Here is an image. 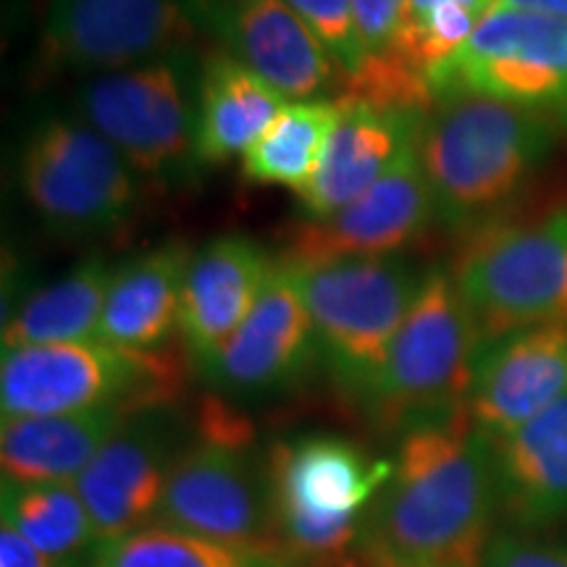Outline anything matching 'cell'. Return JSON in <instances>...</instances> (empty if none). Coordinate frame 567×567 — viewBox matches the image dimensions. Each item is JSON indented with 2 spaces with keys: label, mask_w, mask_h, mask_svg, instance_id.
Returning <instances> with one entry per match:
<instances>
[{
  "label": "cell",
  "mask_w": 567,
  "mask_h": 567,
  "mask_svg": "<svg viewBox=\"0 0 567 567\" xmlns=\"http://www.w3.org/2000/svg\"><path fill=\"white\" fill-rule=\"evenodd\" d=\"M82 567H295L276 551L243 549L168 526L101 542Z\"/></svg>",
  "instance_id": "cell-27"
},
{
  "label": "cell",
  "mask_w": 567,
  "mask_h": 567,
  "mask_svg": "<svg viewBox=\"0 0 567 567\" xmlns=\"http://www.w3.org/2000/svg\"><path fill=\"white\" fill-rule=\"evenodd\" d=\"M3 523L19 530L55 567H82L101 544L74 484L3 481Z\"/></svg>",
  "instance_id": "cell-25"
},
{
  "label": "cell",
  "mask_w": 567,
  "mask_h": 567,
  "mask_svg": "<svg viewBox=\"0 0 567 567\" xmlns=\"http://www.w3.org/2000/svg\"><path fill=\"white\" fill-rule=\"evenodd\" d=\"M496 499L523 526L567 515V394L544 413L492 439Z\"/></svg>",
  "instance_id": "cell-20"
},
{
  "label": "cell",
  "mask_w": 567,
  "mask_h": 567,
  "mask_svg": "<svg viewBox=\"0 0 567 567\" xmlns=\"http://www.w3.org/2000/svg\"><path fill=\"white\" fill-rule=\"evenodd\" d=\"M287 97L237 59L213 51L203 59L195 103V158L221 166L245 153L271 126Z\"/></svg>",
  "instance_id": "cell-22"
},
{
  "label": "cell",
  "mask_w": 567,
  "mask_h": 567,
  "mask_svg": "<svg viewBox=\"0 0 567 567\" xmlns=\"http://www.w3.org/2000/svg\"><path fill=\"white\" fill-rule=\"evenodd\" d=\"M200 30L221 40L255 74L284 97L318 101L339 87V71L329 53L287 0H189Z\"/></svg>",
  "instance_id": "cell-16"
},
{
  "label": "cell",
  "mask_w": 567,
  "mask_h": 567,
  "mask_svg": "<svg viewBox=\"0 0 567 567\" xmlns=\"http://www.w3.org/2000/svg\"><path fill=\"white\" fill-rule=\"evenodd\" d=\"M134 413L101 408L87 413L3 417L0 465L13 484H76L84 467Z\"/></svg>",
  "instance_id": "cell-23"
},
{
  "label": "cell",
  "mask_w": 567,
  "mask_h": 567,
  "mask_svg": "<svg viewBox=\"0 0 567 567\" xmlns=\"http://www.w3.org/2000/svg\"><path fill=\"white\" fill-rule=\"evenodd\" d=\"M339 71V84L365 66L368 51L360 38L352 0H287Z\"/></svg>",
  "instance_id": "cell-28"
},
{
  "label": "cell",
  "mask_w": 567,
  "mask_h": 567,
  "mask_svg": "<svg viewBox=\"0 0 567 567\" xmlns=\"http://www.w3.org/2000/svg\"><path fill=\"white\" fill-rule=\"evenodd\" d=\"M557 126L520 105L446 92L423 116L417 158L434 195L436 218L478 229L547 161Z\"/></svg>",
  "instance_id": "cell-2"
},
{
  "label": "cell",
  "mask_w": 567,
  "mask_h": 567,
  "mask_svg": "<svg viewBox=\"0 0 567 567\" xmlns=\"http://www.w3.org/2000/svg\"><path fill=\"white\" fill-rule=\"evenodd\" d=\"M247 442L243 423L221 410L210 413L208 434L176 457L155 526L281 555L274 542L266 463L252 460Z\"/></svg>",
  "instance_id": "cell-9"
},
{
  "label": "cell",
  "mask_w": 567,
  "mask_h": 567,
  "mask_svg": "<svg viewBox=\"0 0 567 567\" xmlns=\"http://www.w3.org/2000/svg\"><path fill=\"white\" fill-rule=\"evenodd\" d=\"M276 549L295 567H360L368 513L392 476L352 439L300 434L266 455Z\"/></svg>",
  "instance_id": "cell-3"
},
{
  "label": "cell",
  "mask_w": 567,
  "mask_h": 567,
  "mask_svg": "<svg viewBox=\"0 0 567 567\" xmlns=\"http://www.w3.org/2000/svg\"><path fill=\"white\" fill-rule=\"evenodd\" d=\"M316 354L318 339L308 305L289 266L274 258L243 326L197 371L224 394L264 396L300 379Z\"/></svg>",
  "instance_id": "cell-14"
},
{
  "label": "cell",
  "mask_w": 567,
  "mask_h": 567,
  "mask_svg": "<svg viewBox=\"0 0 567 567\" xmlns=\"http://www.w3.org/2000/svg\"><path fill=\"white\" fill-rule=\"evenodd\" d=\"M274 258L247 237H216L193 255L179 331L200 368L234 337L264 289Z\"/></svg>",
  "instance_id": "cell-19"
},
{
  "label": "cell",
  "mask_w": 567,
  "mask_h": 567,
  "mask_svg": "<svg viewBox=\"0 0 567 567\" xmlns=\"http://www.w3.org/2000/svg\"><path fill=\"white\" fill-rule=\"evenodd\" d=\"M452 279L481 344L534 326L567 323V208L473 229Z\"/></svg>",
  "instance_id": "cell-4"
},
{
  "label": "cell",
  "mask_w": 567,
  "mask_h": 567,
  "mask_svg": "<svg viewBox=\"0 0 567 567\" xmlns=\"http://www.w3.org/2000/svg\"><path fill=\"white\" fill-rule=\"evenodd\" d=\"M339 122L337 97L295 101L243 153V176L260 187H287L297 195L310 176Z\"/></svg>",
  "instance_id": "cell-26"
},
{
  "label": "cell",
  "mask_w": 567,
  "mask_h": 567,
  "mask_svg": "<svg viewBox=\"0 0 567 567\" xmlns=\"http://www.w3.org/2000/svg\"><path fill=\"white\" fill-rule=\"evenodd\" d=\"M193 255L189 247L174 243L116 268L95 339L134 352L163 350L174 329H179L184 279Z\"/></svg>",
  "instance_id": "cell-21"
},
{
  "label": "cell",
  "mask_w": 567,
  "mask_h": 567,
  "mask_svg": "<svg viewBox=\"0 0 567 567\" xmlns=\"http://www.w3.org/2000/svg\"><path fill=\"white\" fill-rule=\"evenodd\" d=\"M481 567H567V547L534 536L499 534L488 542Z\"/></svg>",
  "instance_id": "cell-29"
},
{
  "label": "cell",
  "mask_w": 567,
  "mask_h": 567,
  "mask_svg": "<svg viewBox=\"0 0 567 567\" xmlns=\"http://www.w3.org/2000/svg\"><path fill=\"white\" fill-rule=\"evenodd\" d=\"M179 452L166 408L134 413L111 436L74 484L101 542L155 526Z\"/></svg>",
  "instance_id": "cell-15"
},
{
  "label": "cell",
  "mask_w": 567,
  "mask_h": 567,
  "mask_svg": "<svg viewBox=\"0 0 567 567\" xmlns=\"http://www.w3.org/2000/svg\"><path fill=\"white\" fill-rule=\"evenodd\" d=\"M0 567H55L51 559L34 549L19 530L11 526L0 528Z\"/></svg>",
  "instance_id": "cell-31"
},
{
  "label": "cell",
  "mask_w": 567,
  "mask_h": 567,
  "mask_svg": "<svg viewBox=\"0 0 567 567\" xmlns=\"http://www.w3.org/2000/svg\"><path fill=\"white\" fill-rule=\"evenodd\" d=\"M446 3H463V6H473V9H481V11H492L496 6V0H402V13H400V24H415V21H421L423 17H429L431 11H436L439 6H446Z\"/></svg>",
  "instance_id": "cell-32"
},
{
  "label": "cell",
  "mask_w": 567,
  "mask_h": 567,
  "mask_svg": "<svg viewBox=\"0 0 567 567\" xmlns=\"http://www.w3.org/2000/svg\"><path fill=\"white\" fill-rule=\"evenodd\" d=\"M76 109L137 176L176 182L197 163L195 111L179 55L92 76L76 92Z\"/></svg>",
  "instance_id": "cell-12"
},
{
  "label": "cell",
  "mask_w": 567,
  "mask_h": 567,
  "mask_svg": "<svg viewBox=\"0 0 567 567\" xmlns=\"http://www.w3.org/2000/svg\"><path fill=\"white\" fill-rule=\"evenodd\" d=\"M339 101V122L326 142L316 174L297 193L305 218L347 208L415 145L425 113Z\"/></svg>",
  "instance_id": "cell-18"
},
{
  "label": "cell",
  "mask_w": 567,
  "mask_h": 567,
  "mask_svg": "<svg viewBox=\"0 0 567 567\" xmlns=\"http://www.w3.org/2000/svg\"><path fill=\"white\" fill-rule=\"evenodd\" d=\"M179 360L166 350L134 352L101 339L3 350V417L66 415L101 408L132 413L166 408L179 392Z\"/></svg>",
  "instance_id": "cell-5"
},
{
  "label": "cell",
  "mask_w": 567,
  "mask_h": 567,
  "mask_svg": "<svg viewBox=\"0 0 567 567\" xmlns=\"http://www.w3.org/2000/svg\"><path fill=\"white\" fill-rule=\"evenodd\" d=\"M567 394V323L534 326L481 344L467 413L488 439L505 436Z\"/></svg>",
  "instance_id": "cell-17"
},
{
  "label": "cell",
  "mask_w": 567,
  "mask_h": 567,
  "mask_svg": "<svg viewBox=\"0 0 567 567\" xmlns=\"http://www.w3.org/2000/svg\"><path fill=\"white\" fill-rule=\"evenodd\" d=\"M478 350L476 321L452 271L431 268L363 400L368 415L381 429L402 431L421 417L467 405Z\"/></svg>",
  "instance_id": "cell-6"
},
{
  "label": "cell",
  "mask_w": 567,
  "mask_h": 567,
  "mask_svg": "<svg viewBox=\"0 0 567 567\" xmlns=\"http://www.w3.org/2000/svg\"><path fill=\"white\" fill-rule=\"evenodd\" d=\"M113 271L90 255L63 279L27 297L3 323V350L84 342L97 337Z\"/></svg>",
  "instance_id": "cell-24"
},
{
  "label": "cell",
  "mask_w": 567,
  "mask_h": 567,
  "mask_svg": "<svg viewBox=\"0 0 567 567\" xmlns=\"http://www.w3.org/2000/svg\"><path fill=\"white\" fill-rule=\"evenodd\" d=\"M189 0H53L42 24L34 76L109 74L176 59L195 45Z\"/></svg>",
  "instance_id": "cell-10"
},
{
  "label": "cell",
  "mask_w": 567,
  "mask_h": 567,
  "mask_svg": "<svg viewBox=\"0 0 567 567\" xmlns=\"http://www.w3.org/2000/svg\"><path fill=\"white\" fill-rule=\"evenodd\" d=\"M446 92H478L567 126V19L496 3L465 48L439 71Z\"/></svg>",
  "instance_id": "cell-11"
},
{
  "label": "cell",
  "mask_w": 567,
  "mask_h": 567,
  "mask_svg": "<svg viewBox=\"0 0 567 567\" xmlns=\"http://www.w3.org/2000/svg\"><path fill=\"white\" fill-rule=\"evenodd\" d=\"M434 216V195L415 142L368 193L347 208L326 218L300 216L284 226L279 231V258L287 264L386 258L415 243Z\"/></svg>",
  "instance_id": "cell-13"
},
{
  "label": "cell",
  "mask_w": 567,
  "mask_h": 567,
  "mask_svg": "<svg viewBox=\"0 0 567 567\" xmlns=\"http://www.w3.org/2000/svg\"><path fill=\"white\" fill-rule=\"evenodd\" d=\"M19 182L40 221L63 237L116 231L137 208V172L82 118L51 116L34 126Z\"/></svg>",
  "instance_id": "cell-8"
},
{
  "label": "cell",
  "mask_w": 567,
  "mask_h": 567,
  "mask_svg": "<svg viewBox=\"0 0 567 567\" xmlns=\"http://www.w3.org/2000/svg\"><path fill=\"white\" fill-rule=\"evenodd\" d=\"M360 38L371 55H384L392 45L396 24H400L402 0H352Z\"/></svg>",
  "instance_id": "cell-30"
},
{
  "label": "cell",
  "mask_w": 567,
  "mask_h": 567,
  "mask_svg": "<svg viewBox=\"0 0 567 567\" xmlns=\"http://www.w3.org/2000/svg\"><path fill=\"white\" fill-rule=\"evenodd\" d=\"M499 6H509V9L536 11L547 13V17L567 19V0H496Z\"/></svg>",
  "instance_id": "cell-33"
},
{
  "label": "cell",
  "mask_w": 567,
  "mask_h": 567,
  "mask_svg": "<svg viewBox=\"0 0 567 567\" xmlns=\"http://www.w3.org/2000/svg\"><path fill=\"white\" fill-rule=\"evenodd\" d=\"M496 502L492 439L467 405L421 417L400 431L360 567H481Z\"/></svg>",
  "instance_id": "cell-1"
},
{
  "label": "cell",
  "mask_w": 567,
  "mask_h": 567,
  "mask_svg": "<svg viewBox=\"0 0 567 567\" xmlns=\"http://www.w3.org/2000/svg\"><path fill=\"white\" fill-rule=\"evenodd\" d=\"M287 266L331 375L347 394L365 400L423 276L396 255Z\"/></svg>",
  "instance_id": "cell-7"
}]
</instances>
